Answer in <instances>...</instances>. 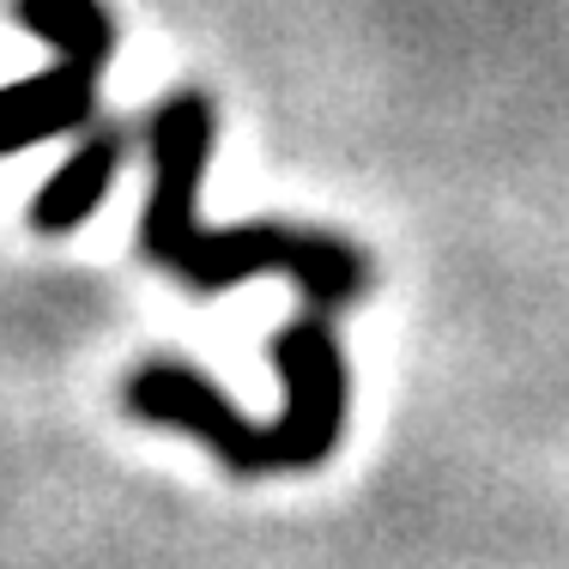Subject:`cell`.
Returning <instances> with one entry per match:
<instances>
[{
	"instance_id": "6da1fadb",
	"label": "cell",
	"mask_w": 569,
	"mask_h": 569,
	"mask_svg": "<svg viewBox=\"0 0 569 569\" xmlns=\"http://www.w3.org/2000/svg\"><path fill=\"white\" fill-rule=\"evenodd\" d=\"M212 164V103L200 91H176L152 116V200L140 219V249L194 291H224L254 273H291L309 303L340 309L363 291V261L346 242L291 224H200V182Z\"/></svg>"
},
{
	"instance_id": "7a4b0ae2",
	"label": "cell",
	"mask_w": 569,
	"mask_h": 569,
	"mask_svg": "<svg viewBox=\"0 0 569 569\" xmlns=\"http://www.w3.org/2000/svg\"><path fill=\"white\" fill-rule=\"evenodd\" d=\"M267 351H273V370L284 382L279 425L242 418L207 376L182 370V363H146L128 382V412L146 418V425L188 430V437L207 442L242 479L321 467L346 437V388L351 382H346L340 340H333V328L321 316H303V321H284Z\"/></svg>"
},
{
	"instance_id": "3957f363",
	"label": "cell",
	"mask_w": 569,
	"mask_h": 569,
	"mask_svg": "<svg viewBox=\"0 0 569 569\" xmlns=\"http://www.w3.org/2000/svg\"><path fill=\"white\" fill-rule=\"evenodd\" d=\"M19 19L24 31L56 43L61 61L19 86H0V158L86 128L98 116V79L116 56V24L98 0H19Z\"/></svg>"
},
{
	"instance_id": "277c9868",
	"label": "cell",
	"mask_w": 569,
	"mask_h": 569,
	"mask_svg": "<svg viewBox=\"0 0 569 569\" xmlns=\"http://www.w3.org/2000/svg\"><path fill=\"white\" fill-rule=\"evenodd\" d=\"M116 170H121V140H116V133H91V140L79 146V152L67 158V164L49 176L43 188H37L31 224L37 230H73V224H86L91 212L103 207Z\"/></svg>"
}]
</instances>
